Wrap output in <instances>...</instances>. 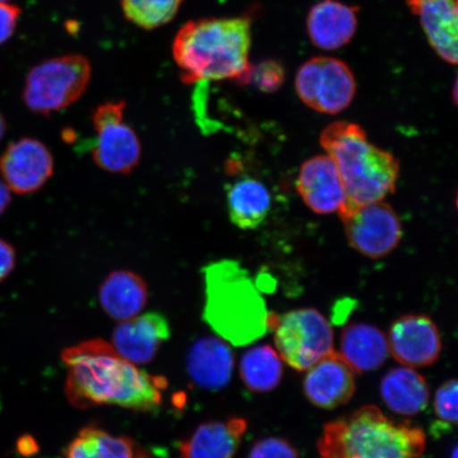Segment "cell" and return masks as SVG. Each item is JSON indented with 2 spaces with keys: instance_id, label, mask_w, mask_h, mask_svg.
<instances>
[{
  "instance_id": "obj_34",
  "label": "cell",
  "mask_w": 458,
  "mask_h": 458,
  "mask_svg": "<svg viewBox=\"0 0 458 458\" xmlns=\"http://www.w3.org/2000/svg\"><path fill=\"white\" fill-rule=\"evenodd\" d=\"M5 131H7V123H5L4 117L0 113V141L3 140Z\"/></svg>"
},
{
  "instance_id": "obj_35",
  "label": "cell",
  "mask_w": 458,
  "mask_h": 458,
  "mask_svg": "<svg viewBox=\"0 0 458 458\" xmlns=\"http://www.w3.org/2000/svg\"><path fill=\"white\" fill-rule=\"evenodd\" d=\"M452 458H457V446H454V454H452Z\"/></svg>"
},
{
  "instance_id": "obj_25",
  "label": "cell",
  "mask_w": 458,
  "mask_h": 458,
  "mask_svg": "<svg viewBox=\"0 0 458 458\" xmlns=\"http://www.w3.org/2000/svg\"><path fill=\"white\" fill-rule=\"evenodd\" d=\"M240 377L250 392L270 393L283 381V360L271 346L250 348L240 360Z\"/></svg>"
},
{
  "instance_id": "obj_9",
  "label": "cell",
  "mask_w": 458,
  "mask_h": 458,
  "mask_svg": "<svg viewBox=\"0 0 458 458\" xmlns=\"http://www.w3.org/2000/svg\"><path fill=\"white\" fill-rule=\"evenodd\" d=\"M339 216L349 243L372 259L391 254L403 238V225L396 211L383 200L356 204L347 199Z\"/></svg>"
},
{
  "instance_id": "obj_17",
  "label": "cell",
  "mask_w": 458,
  "mask_h": 458,
  "mask_svg": "<svg viewBox=\"0 0 458 458\" xmlns=\"http://www.w3.org/2000/svg\"><path fill=\"white\" fill-rule=\"evenodd\" d=\"M411 13L420 17L429 45L444 61L457 64V0H406Z\"/></svg>"
},
{
  "instance_id": "obj_24",
  "label": "cell",
  "mask_w": 458,
  "mask_h": 458,
  "mask_svg": "<svg viewBox=\"0 0 458 458\" xmlns=\"http://www.w3.org/2000/svg\"><path fill=\"white\" fill-rule=\"evenodd\" d=\"M271 204L270 191L255 179L240 180L228 189L229 219L243 231L259 227L270 213Z\"/></svg>"
},
{
  "instance_id": "obj_29",
  "label": "cell",
  "mask_w": 458,
  "mask_h": 458,
  "mask_svg": "<svg viewBox=\"0 0 458 458\" xmlns=\"http://www.w3.org/2000/svg\"><path fill=\"white\" fill-rule=\"evenodd\" d=\"M284 79L283 68L274 62L262 63L251 72L250 81L266 93H272L280 88Z\"/></svg>"
},
{
  "instance_id": "obj_26",
  "label": "cell",
  "mask_w": 458,
  "mask_h": 458,
  "mask_svg": "<svg viewBox=\"0 0 458 458\" xmlns=\"http://www.w3.org/2000/svg\"><path fill=\"white\" fill-rule=\"evenodd\" d=\"M182 0H123L125 17L146 30L168 24L179 13Z\"/></svg>"
},
{
  "instance_id": "obj_3",
  "label": "cell",
  "mask_w": 458,
  "mask_h": 458,
  "mask_svg": "<svg viewBox=\"0 0 458 458\" xmlns=\"http://www.w3.org/2000/svg\"><path fill=\"white\" fill-rule=\"evenodd\" d=\"M203 318L217 335L233 346H245L273 328L276 317L267 312L253 279L239 262L222 260L204 268Z\"/></svg>"
},
{
  "instance_id": "obj_12",
  "label": "cell",
  "mask_w": 458,
  "mask_h": 458,
  "mask_svg": "<svg viewBox=\"0 0 458 458\" xmlns=\"http://www.w3.org/2000/svg\"><path fill=\"white\" fill-rule=\"evenodd\" d=\"M54 171L55 159L48 148L29 137L11 143L0 157V177L20 196L38 191Z\"/></svg>"
},
{
  "instance_id": "obj_16",
  "label": "cell",
  "mask_w": 458,
  "mask_h": 458,
  "mask_svg": "<svg viewBox=\"0 0 458 458\" xmlns=\"http://www.w3.org/2000/svg\"><path fill=\"white\" fill-rule=\"evenodd\" d=\"M186 365L194 385L205 391H221L233 374V349L221 337H202L189 349Z\"/></svg>"
},
{
  "instance_id": "obj_23",
  "label": "cell",
  "mask_w": 458,
  "mask_h": 458,
  "mask_svg": "<svg viewBox=\"0 0 458 458\" xmlns=\"http://www.w3.org/2000/svg\"><path fill=\"white\" fill-rule=\"evenodd\" d=\"M65 458H153L127 437H114L99 427L80 431L65 450Z\"/></svg>"
},
{
  "instance_id": "obj_19",
  "label": "cell",
  "mask_w": 458,
  "mask_h": 458,
  "mask_svg": "<svg viewBox=\"0 0 458 458\" xmlns=\"http://www.w3.org/2000/svg\"><path fill=\"white\" fill-rule=\"evenodd\" d=\"M358 28L357 11L336 0H323L308 14L307 30L312 43L324 50H336L352 41Z\"/></svg>"
},
{
  "instance_id": "obj_36",
  "label": "cell",
  "mask_w": 458,
  "mask_h": 458,
  "mask_svg": "<svg viewBox=\"0 0 458 458\" xmlns=\"http://www.w3.org/2000/svg\"><path fill=\"white\" fill-rule=\"evenodd\" d=\"M7 2V0H0V3Z\"/></svg>"
},
{
  "instance_id": "obj_5",
  "label": "cell",
  "mask_w": 458,
  "mask_h": 458,
  "mask_svg": "<svg viewBox=\"0 0 458 458\" xmlns=\"http://www.w3.org/2000/svg\"><path fill=\"white\" fill-rule=\"evenodd\" d=\"M320 145L334 160L351 202H380L394 192L400 171L397 158L372 145L360 125L332 123L320 135Z\"/></svg>"
},
{
  "instance_id": "obj_15",
  "label": "cell",
  "mask_w": 458,
  "mask_h": 458,
  "mask_svg": "<svg viewBox=\"0 0 458 458\" xmlns=\"http://www.w3.org/2000/svg\"><path fill=\"white\" fill-rule=\"evenodd\" d=\"M296 188L303 202L318 215L339 213L348 199L339 171L328 156L303 163Z\"/></svg>"
},
{
  "instance_id": "obj_7",
  "label": "cell",
  "mask_w": 458,
  "mask_h": 458,
  "mask_svg": "<svg viewBox=\"0 0 458 458\" xmlns=\"http://www.w3.org/2000/svg\"><path fill=\"white\" fill-rule=\"evenodd\" d=\"M276 352L290 368L306 371L335 351L328 319L315 309H296L277 318L274 325Z\"/></svg>"
},
{
  "instance_id": "obj_21",
  "label": "cell",
  "mask_w": 458,
  "mask_h": 458,
  "mask_svg": "<svg viewBox=\"0 0 458 458\" xmlns=\"http://www.w3.org/2000/svg\"><path fill=\"white\" fill-rule=\"evenodd\" d=\"M380 394L388 410L403 417L422 413L431 397L426 377L410 368L388 370L382 377Z\"/></svg>"
},
{
  "instance_id": "obj_4",
  "label": "cell",
  "mask_w": 458,
  "mask_h": 458,
  "mask_svg": "<svg viewBox=\"0 0 458 458\" xmlns=\"http://www.w3.org/2000/svg\"><path fill=\"white\" fill-rule=\"evenodd\" d=\"M426 445L421 428L365 405L326 423L318 451L319 458H421Z\"/></svg>"
},
{
  "instance_id": "obj_8",
  "label": "cell",
  "mask_w": 458,
  "mask_h": 458,
  "mask_svg": "<svg viewBox=\"0 0 458 458\" xmlns=\"http://www.w3.org/2000/svg\"><path fill=\"white\" fill-rule=\"evenodd\" d=\"M295 89L300 99L312 110L335 114L351 106L357 83L345 63L335 57L317 56L297 72Z\"/></svg>"
},
{
  "instance_id": "obj_1",
  "label": "cell",
  "mask_w": 458,
  "mask_h": 458,
  "mask_svg": "<svg viewBox=\"0 0 458 458\" xmlns=\"http://www.w3.org/2000/svg\"><path fill=\"white\" fill-rule=\"evenodd\" d=\"M67 368L65 394L74 408L114 405L153 411L163 403L168 381L136 368L105 340H89L62 352Z\"/></svg>"
},
{
  "instance_id": "obj_18",
  "label": "cell",
  "mask_w": 458,
  "mask_h": 458,
  "mask_svg": "<svg viewBox=\"0 0 458 458\" xmlns=\"http://www.w3.org/2000/svg\"><path fill=\"white\" fill-rule=\"evenodd\" d=\"M248 427L242 417L204 422L181 443L179 458H233Z\"/></svg>"
},
{
  "instance_id": "obj_32",
  "label": "cell",
  "mask_w": 458,
  "mask_h": 458,
  "mask_svg": "<svg viewBox=\"0 0 458 458\" xmlns=\"http://www.w3.org/2000/svg\"><path fill=\"white\" fill-rule=\"evenodd\" d=\"M17 449L21 454L29 456L36 454L38 445L31 437H22L17 443Z\"/></svg>"
},
{
  "instance_id": "obj_31",
  "label": "cell",
  "mask_w": 458,
  "mask_h": 458,
  "mask_svg": "<svg viewBox=\"0 0 458 458\" xmlns=\"http://www.w3.org/2000/svg\"><path fill=\"white\" fill-rule=\"evenodd\" d=\"M16 265V253L13 245L0 238V283L9 277Z\"/></svg>"
},
{
  "instance_id": "obj_6",
  "label": "cell",
  "mask_w": 458,
  "mask_h": 458,
  "mask_svg": "<svg viewBox=\"0 0 458 458\" xmlns=\"http://www.w3.org/2000/svg\"><path fill=\"white\" fill-rule=\"evenodd\" d=\"M89 61L66 55L42 62L28 73L24 101L29 110L50 114L65 110L81 98L90 81Z\"/></svg>"
},
{
  "instance_id": "obj_20",
  "label": "cell",
  "mask_w": 458,
  "mask_h": 458,
  "mask_svg": "<svg viewBox=\"0 0 458 458\" xmlns=\"http://www.w3.org/2000/svg\"><path fill=\"white\" fill-rule=\"evenodd\" d=\"M339 353L354 372L375 371L388 358L387 337L370 324H349L342 332Z\"/></svg>"
},
{
  "instance_id": "obj_11",
  "label": "cell",
  "mask_w": 458,
  "mask_h": 458,
  "mask_svg": "<svg viewBox=\"0 0 458 458\" xmlns=\"http://www.w3.org/2000/svg\"><path fill=\"white\" fill-rule=\"evenodd\" d=\"M386 337L389 353L404 368H428L437 362L443 351L437 326L425 314L400 317Z\"/></svg>"
},
{
  "instance_id": "obj_14",
  "label": "cell",
  "mask_w": 458,
  "mask_h": 458,
  "mask_svg": "<svg viewBox=\"0 0 458 458\" xmlns=\"http://www.w3.org/2000/svg\"><path fill=\"white\" fill-rule=\"evenodd\" d=\"M170 336L168 319L163 314L148 312L118 324L113 332L112 345L129 362L145 365L152 362Z\"/></svg>"
},
{
  "instance_id": "obj_2",
  "label": "cell",
  "mask_w": 458,
  "mask_h": 458,
  "mask_svg": "<svg viewBox=\"0 0 458 458\" xmlns=\"http://www.w3.org/2000/svg\"><path fill=\"white\" fill-rule=\"evenodd\" d=\"M250 48L248 17L203 19L180 29L172 53L187 85L223 80L250 83Z\"/></svg>"
},
{
  "instance_id": "obj_10",
  "label": "cell",
  "mask_w": 458,
  "mask_h": 458,
  "mask_svg": "<svg viewBox=\"0 0 458 458\" xmlns=\"http://www.w3.org/2000/svg\"><path fill=\"white\" fill-rule=\"evenodd\" d=\"M124 108L123 101L106 102L93 114L97 140L91 156L100 169L116 174H131L141 157L139 136L123 123Z\"/></svg>"
},
{
  "instance_id": "obj_22",
  "label": "cell",
  "mask_w": 458,
  "mask_h": 458,
  "mask_svg": "<svg viewBox=\"0 0 458 458\" xmlns=\"http://www.w3.org/2000/svg\"><path fill=\"white\" fill-rule=\"evenodd\" d=\"M148 299V290L145 280L131 271L108 274L99 289L103 311L120 322L137 317L146 307Z\"/></svg>"
},
{
  "instance_id": "obj_28",
  "label": "cell",
  "mask_w": 458,
  "mask_h": 458,
  "mask_svg": "<svg viewBox=\"0 0 458 458\" xmlns=\"http://www.w3.org/2000/svg\"><path fill=\"white\" fill-rule=\"evenodd\" d=\"M248 458H300L299 452L288 440L280 437H267L258 440Z\"/></svg>"
},
{
  "instance_id": "obj_33",
  "label": "cell",
  "mask_w": 458,
  "mask_h": 458,
  "mask_svg": "<svg viewBox=\"0 0 458 458\" xmlns=\"http://www.w3.org/2000/svg\"><path fill=\"white\" fill-rule=\"evenodd\" d=\"M11 199H13V196H11L10 189L0 177V216L9 208Z\"/></svg>"
},
{
  "instance_id": "obj_13",
  "label": "cell",
  "mask_w": 458,
  "mask_h": 458,
  "mask_svg": "<svg viewBox=\"0 0 458 458\" xmlns=\"http://www.w3.org/2000/svg\"><path fill=\"white\" fill-rule=\"evenodd\" d=\"M339 352H332L307 370L303 393L310 403L322 410L345 405L356 393V377Z\"/></svg>"
},
{
  "instance_id": "obj_27",
  "label": "cell",
  "mask_w": 458,
  "mask_h": 458,
  "mask_svg": "<svg viewBox=\"0 0 458 458\" xmlns=\"http://www.w3.org/2000/svg\"><path fill=\"white\" fill-rule=\"evenodd\" d=\"M434 411L445 428L457 425V380L445 381L434 397Z\"/></svg>"
},
{
  "instance_id": "obj_30",
  "label": "cell",
  "mask_w": 458,
  "mask_h": 458,
  "mask_svg": "<svg viewBox=\"0 0 458 458\" xmlns=\"http://www.w3.org/2000/svg\"><path fill=\"white\" fill-rule=\"evenodd\" d=\"M20 15L21 9L16 5L0 3V45L13 37Z\"/></svg>"
}]
</instances>
